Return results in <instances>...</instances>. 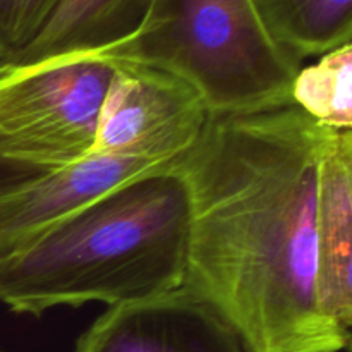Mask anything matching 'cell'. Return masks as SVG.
Instances as JSON below:
<instances>
[{
  "label": "cell",
  "instance_id": "6da1fadb",
  "mask_svg": "<svg viewBox=\"0 0 352 352\" xmlns=\"http://www.w3.org/2000/svg\"><path fill=\"white\" fill-rule=\"evenodd\" d=\"M325 126L296 105L210 116L177 158L189 195L184 285L248 352H342L316 298Z\"/></svg>",
  "mask_w": 352,
  "mask_h": 352
},
{
  "label": "cell",
  "instance_id": "7a4b0ae2",
  "mask_svg": "<svg viewBox=\"0 0 352 352\" xmlns=\"http://www.w3.org/2000/svg\"><path fill=\"white\" fill-rule=\"evenodd\" d=\"M177 160L122 182L0 253L14 313L141 301L184 285L189 195Z\"/></svg>",
  "mask_w": 352,
  "mask_h": 352
},
{
  "label": "cell",
  "instance_id": "3957f363",
  "mask_svg": "<svg viewBox=\"0 0 352 352\" xmlns=\"http://www.w3.org/2000/svg\"><path fill=\"white\" fill-rule=\"evenodd\" d=\"M100 54L186 79L212 116L291 105L302 67L268 34L251 0H151L136 33Z\"/></svg>",
  "mask_w": 352,
  "mask_h": 352
},
{
  "label": "cell",
  "instance_id": "277c9868",
  "mask_svg": "<svg viewBox=\"0 0 352 352\" xmlns=\"http://www.w3.org/2000/svg\"><path fill=\"white\" fill-rule=\"evenodd\" d=\"M116 71L102 54L0 72V158L57 170L91 153L100 109Z\"/></svg>",
  "mask_w": 352,
  "mask_h": 352
},
{
  "label": "cell",
  "instance_id": "5b68a950",
  "mask_svg": "<svg viewBox=\"0 0 352 352\" xmlns=\"http://www.w3.org/2000/svg\"><path fill=\"white\" fill-rule=\"evenodd\" d=\"M210 116L201 93L186 79L116 60L91 153L170 164L195 146Z\"/></svg>",
  "mask_w": 352,
  "mask_h": 352
},
{
  "label": "cell",
  "instance_id": "8992f818",
  "mask_svg": "<svg viewBox=\"0 0 352 352\" xmlns=\"http://www.w3.org/2000/svg\"><path fill=\"white\" fill-rule=\"evenodd\" d=\"M74 352H248L237 333L184 287L109 306Z\"/></svg>",
  "mask_w": 352,
  "mask_h": 352
},
{
  "label": "cell",
  "instance_id": "52a82bcc",
  "mask_svg": "<svg viewBox=\"0 0 352 352\" xmlns=\"http://www.w3.org/2000/svg\"><path fill=\"white\" fill-rule=\"evenodd\" d=\"M316 298L327 322L352 329V131L325 127L316 196Z\"/></svg>",
  "mask_w": 352,
  "mask_h": 352
},
{
  "label": "cell",
  "instance_id": "ba28073f",
  "mask_svg": "<svg viewBox=\"0 0 352 352\" xmlns=\"http://www.w3.org/2000/svg\"><path fill=\"white\" fill-rule=\"evenodd\" d=\"M170 164L89 153L0 195V253L122 182Z\"/></svg>",
  "mask_w": 352,
  "mask_h": 352
},
{
  "label": "cell",
  "instance_id": "9c48e42d",
  "mask_svg": "<svg viewBox=\"0 0 352 352\" xmlns=\"http://www.w3.org/2000/svg\"><path fill=\"white\" fill-rule=\"evenodd\" d=\"M151 0H62L36 40L12 65H38L55 58L100 54L133 36Z\"/></svg>",
  "mask_w": 352,
  "mask_h": 352
},
{
  "label": "cell",
  "instance_id": "30bf717a",
  "mask_svg": "<svg viewBox=\"0 0 352 352\" xmlns=\"http://www.w3.org/2000/svg\"><path fill=\"white\" fill-rule=\"evenodd\" d=\"M275 43L302 62L351 43L352 0H251Z\"/></svg>",
  "mask_w": 352,
  "mask_h": 352
},
{
  "label": "cell",
  "instance_id": "8fae6325",
  "mask_svg": "<svg viewBox=\"0 0 352 352\" xmlns=\"http://www.w3.org/2000/svg\"><path fill=\"white\" fill-rule=\"evenodd\" d=\"M292 105L315 122L337 131L352 129V47L342 45L301 67L291 89Z\"/></svg>",
  "mask_w": 352,
  "mask_h": 352
},
{
  "label": "cell",
  "instance_id": "7c38bea8",
  "mask_svg": "<svg viewBox=\"0 0 352 352\" xmlns=\"http://www.w3.org/2000/svg\"><path fill=\"white\" fill-rule=\"evenodd\" d=\"M62 0H0V54L12 62L43 31Z\"/></svg>",
  "mask_w": 352,
  "mask_h": 352
},
{
  "label": "cell",
  "instance_id": "4fadbf2b",
  "mask_svg": "<svg viewBox=\"0 0 352 352\" xmlns=\"http://www.w3.org/2000/svg\"><path fill=\"white\" fill-rule=\"evenodd\" d=\"M45 172L50 170H40V168L26 167V165L14 164V162L0 158V195L30 181V179L45 174Z\"/></svg>",
  "mask_w": 352,
  "mask_h": 352
},
{
  "label": "cell",
  "instance_id": "5bb4252c",
  "mask_svg": "<svg viewBox=\"0 0 352 352\" xmlns=\"http://www.w3.org/2000/svg\"><path fill=\"white\" fill-rule=\"evenodd\" d=\"M10 64V62L9 60H7V58L6 57H3V55L2 54H0V72H2L3 71V69H6L7 67V65H9Z\"/></svg>",
  "mask_w": 352,
  "mask_h": 352
},
{
  "label": "cell",
  "instance_id": "9a60e30c",
  "mask_svg": "<svg viewBox=\"0 0 352 352\" xmlns=\"http://www.w3.org/2000/svg\"><path fill=\"white\" fill-rule=\"evenodd\" d=\"M0 352H2V351H0Z\"/></svg>",
  "mask_w": 352,
  "mask_h": 352
}]
</instances>
